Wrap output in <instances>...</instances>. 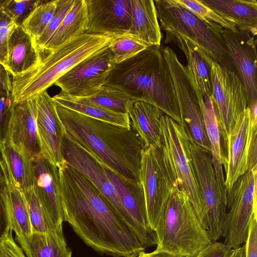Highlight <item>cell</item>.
Returning a JSON list of instances; mask_svg holds the SVG:
<instances>
[{"instance_id": "obj_1", "label": "cell", "mask_w": 257, "mask_h": 257, "mask_svg": "<svg viewBox=\"0 0 257 257\" xmlns=\"http://www.w3.org/2000/svg\"><path fill=\"white\" fill-rule=\"evenodd\" d=\"M58 169L64 221L87 246L113 257L144 251L135 232L85 176L66 161Z\"/></svg>"}, {"instance_id": "obj_2", "label": "cell", "mask_w": 257, "mask_h": 257, "mask_svg": "<svg viewBox=\"0 0 257 257\" xmlns=\"http://www.w3.org/2000/svg\"><path fill=\"white\" fill-rule=\"evenodd\" d=\"M54 103L66 132L80 146L121 179L140 182L141 153L145 146L132 126L105 122Z\"/></svg>"}, {"instance_id": "obj_3", "label": "cell", "mask_w": 257, "mask_h": 257, "mask_svg": "<svg viewBox=\"0 0 257 257\" xmlns=\"http://www.w3.org/2000/svg\"><path fill=\"white\" fill-rule=\"evenodd\" d=\"M104 85L120 90L136 101L152 104L182 124L173 82L161 46H149L116 64Z\"/></svg>"}, {"instance_id": "obj_4", "label": "cell", "mask_w": 257, "mask_h": 257, "mask_svg": "<svg viewBox=\"0 0 257 257\" xmlns=\"http://www.w3.org/2000/svg\"><path fill=\"white\" fill-rule=\"evenodd\" d=\"M115 36L84 33L41 56L40 64L25 74L13 76L15 104L35 98L76 64L109 46Z\"/></svg>"}, {"instance_id": "obj_5", "label": "cell", "mask_w": 257, "mask_h": 257, "mask_svg": "<svg viewBox=\"0 0 257 257\" xmlns=\"http://www.w3.org/2000/svg\"><path fill=\"white\" fill-rule=\"evenodd\" d=\"M157 249L180 257H195L211 240L187 195L174 183L154 231Z\"/></svg>"}, {"instance_id": "obj_6", "label": "cell", "mask_w": 257, "mask_h": 257, "mask_svg": "<svg viewBox=\"0 0 257 257\" xmlns=\"http://www.w3.org/2000/svg\"><path fill=\"white\" fill-rule=\"evenodd\" d=\"M154 3L161 30L183 36L213 61L225 67L228 59L223 28L202 21L175 0H156Z\"/></svg>"}, {"instance_id": "obj_7", "label": "cell", "mask_w": 257, "mask_h": 257, "mask_svg": "<svg viewBox=\"0 0 257 257\" xmlns=\"http://www.w3.org/2000/svg\"><path fill=\"white\" fill-rule=\"evenodd\" d=\"M161 146L179 189L188 196L202 226L206 230L203 201L188 151L189 137L183 126L164 114L161 119Z\"/></svg>"}, {"instance_id": "obj_8", "label": "cell", "mask_w": 257, "mask_h": 257, "mask_svg": "<svg viewBox=\"0 0 257 257\" xmlns=\"http://www.w3.org/2000/svg\"><path fill=\"white\" fill-rule=\"evenodd\" d=\"M257 168L247 171L234 183L226 196L227 211L222 237L233 249L245 242L250 223L256 217Z\"/></svg>"}, {"instance_id": "obj_9", "label": "cell", "mask_w": 257, "mask_h": 257, "mask_svg": "<svg viewBox=\"0 0 257 257\" xmlns=\"http://www.w3.org/2000/svg\"><path fill=\"white\" fill-rule=\"evenodd\" d=\"M162 52L173 82L181 124L193 142L211 153L201 105L186 67L181 63L171 48L165 47Z\"/></svg>"}, {"instance_id": "obj_10", "label": "cell", "mask_w": 257, "mask_h": 257, "mask_svg": "<svg viewBox=\"0 0 257 257\" xmlns=\"http://www.w3.org/2000/svg\"><path fill=\"white\" fill-rule=\"evenodd\" d=\"M188 151L203 201L206 230L212 241L222 237L227 213L226 198L221 192L211 161L210 153L190 138Z\"/></svg>"}, {"instance_id": "obj_11", "label": "cell", "mask_w": 257, "mask_h": 257, "mask_svg": "<svg viewBox=\"0 0 257 257\" xmlns=\"http://www.w3.org/2000/svg\"><path fill=\"white\" fill-rule=\"evenodd\" d=\"M139 176L145 196L149 226L154 231L175 182L160 148L150 146L143 149Z\"/></svg>"}, {"instance_id": "obj_12", "label": "cell", "mask_w": 257, "mask_h": 257, "mask_svg": "<svg viewBox=\"0 0 257 257\" xmlns=\"http://www.w3.org/2000/svg\"><path fill=\"white\" fill-rule=\"evenodd\" d=\"M212 99L226 141L236 122L247 107L246 89L234 71L214 61L211 66Z\"/></svg>"}, {"instance_id": "obj_13", "label": "cell", "mask_w": 257, "mask_h": 257, "mask_svg": "<svg viewBox=\"0 0 257 257\" xmlns=\"http://www.w3.org/2000/svg\"><path fill=\"white\" fill-rule=\"evenodd\" d=\"M62 153L65 161L82 173L94 185L121 219L135 232L138 238L137 227L123 208L103 165L80 146L66 131L63 137Z\"/></svg>"}, {"instance_id": "obj_14", "label": "cell", "mask_w": 257, "mask_h": 257, "mask_svg": "<svg viewBox=\"0 0 257 257\" xmlns=\"http://www.w3.org/2000/svg\"><path fill=\"white\" fill-rule=\"evenodd\" d=\"M115 65L108 46L76 64L54 84L70 97H88L100 90Z\"/></svg>"}, {"instance_id": "obj_15", "label": "cell", "mask_w": 257, "mask_h": 257, "mask_svg": "<svg viewBox=\"0 0 257 257\" xmlns=\"http://www.w3.org/2000/svg\"><path fill=\"white\" fill-rule=\"evenodd\" d=\"M227 59L231 60L237 74L247 90V107L257 106L256 40L247 32L224 29L222 32Z\"/></svg>"}, {"instance_id": "obj_16", "label": "cell", "mask_w": 257, "mask_h": 257, "mask_svg": "<svg viewBox=\"0 0 257 257\" xmlns=\"http://www.w3.org/2000/svg\"><path fill=\"white\" fill-rule=\"evenodd\" d=\"M35 99L41 154L59 168L65 162L62 153L65 128L58 116L52 97L47 90L38 94Z\"/></svg>"}, {"instance_id": "obj_17", "label": "cell", "mask_w": 257, "mask_h": 257, "mask_svg": "<svg viewBox=\"0 0 257 257\" xmlns=\"http://www.w3.org/2000/svg\"><path fill=\"white\" fill-rule=\"evenodd\" d=\"M87 33L119 36L127 34L131 23L130 0H86Z\"/></svg>"}, {"instance_id": "obj_18", "label": "cell", "mask_w": 257, "mask_h": 257, "mask_svg": "<svg viewBox=\"0 0 257 257\" xmlns=\"http://www.w3.org/2000/svg\"><path fill=\"white\" fill-rule=\"evenodd\" d=\"M35 97L15 104L7 141L27 159L41 155L37 127Z\"/></svg>"}, {"instance_id": "obj_19", "label": "cell", "mask_w": 257, "mask_h": 257, "mask_svg": "<svg viewBox=\"0 0 257 257\" xmlns=\"http://www.w3.org/2000/svg\"><path fill=\"white\" fill-rule=\"evenodd\" d=\"M34 190L46 213L57 227L63 226L62 205L58 168L40 155L33 160Z\"/></svg>"}, {"instance_id": "obj_20", "label": "cell", "mask_w": 257, "mask_h": 257, "mask_svg": "<svg viewBox=\"0 0 257 257\" xmlns=\"http://www.w3.org/2000/svg\"><path fill=\"white\" fill-rule=\"evenodd\" d=\"M104 167L123 208L137 227L138 238L143 246L146 248L156 245L155 234L149 226L145 196L141 183L127 182Z\"/></svg>"}, {"instance_id": "obj_21", "label": "cell", "mask_w": 257, "mask_h": 257, "mask_svg": "<svg viewBox=\"0 0 257 257\" xmlns=\"http://www.w3.org/2000/svg\"><path fill=\"white\" fill-rule=\"evenodd\" d=\"M250 129V110L247 107L238 118L234 128L226 139L228 162L225 170V185L227 192L238 178L248 170Z\"/></svg>"}, {"instance_id": "obj_22", "label": "cell", "mask_w": 257, "mask_h": 257, "mask_svg": "<svg viewBox=\"0 0 257 257\" xmlns=\"http://www.w3.org/2000/svg\"><path fill=\"white\" fill-rule=\"evenodd\" d=\"M165 42H173L184 54L187 62V72L198 99L204 96L212 97L211 66L214 61L190 41L175 33L166 32Z\"/></svg>"}, {"instance_id": "obj_23", "label": "cell", "mask_w": 257, "mask_h": 257, "mask_svg": "<svg viewBox=\"0 0 257 257\" xmlns=\"http://www.w3.org/2000/svg\"><path fill=\"white\" fill-rule=\"evenodd\" d=\"M203 116L206 132L211 148V161L221 192L226 198L225 170L227 166L226 141L224 137L219 118L212 98L204 96L199 100Z\"/></svg>"}, {"instance_id": "obj_24", "label": "cell", "mask_w": 257, "mask_h": 257, "mask_svg": "<svg viewBox=\"0 0 257 257\" xmlns=\"http://www.w3.org/2000/svg\"><path fill=\"white\" fill-rule=\"evenodd\" d=\"M41 60L33 37L22 25L16 24L9 39L6 69L12 76L22 75L38 66Z\"/></svg>"}, {"instance_id": "obj_25", "label": "cell", "mask_w": 257, "mask_h": 257, "mask_svg": "<svg viewBox=\"0 0 257 257\" xmlns=\"http://www.w3.org/2000/svg\"><path fill=\"white\" fill-rule=\"evenodd\" d=\"M131 23L128 34L149 46H161L162 34L153 0H130Z\"/></svg>"}, {"instance_id": "obj_26", "label": "cell", "mask_w": 257, "mask_h": 257, "mask_svg": "<svg viewBox=\"0 0 257 257\" xmlns=\"http://www.w3.org/2000/svg\"><path fill=\"white\" fill-rule=\"evenodd\" d=\"M131 125L145 147L161 146V119L164 113L150 103L136 101L128 113Z\"/></svg>"}, {"instance_id": "obj_27", "label": "cell", "mask_w": 257, "mask_h": 257, "mask_svg": "<svg viewBox=\"0 0 257 257\" xmlns=\"http://www.w3.org/2000/svg\"><path fill=\"white\" fill-rule=\"evenodd\" d=\"M213 10L232 21L237 30L255 37L257 33L256 0H201Z\"/></svg>"}, {"instance_id": "obj_28", "label": "cell", "mask_w": 257, "mask_h": 257, "mask_svg": "<svg viewBox=\"0 0 257 257\" xmlns=\"http://www.w3.org/2000/svg\"><path fill=\"white\" fill-rule=\"evenodd\" d=\"M15 240L27 257H72L63 227L45 233H32L28 237Z\"/></svg>"}, {"instance_id": "obj_29", "label": "cell", "mask_w": 257, "mask_h": 257, "mask_svg": "<svg viewBox=\"0 0 257 257\" xmlns=\"http://www.w3.org/2000/svg\"><path fill=\"white\" fill-rule=\"evenodd\" d=\"M88 23L86 0H74L60 26L40 53L46 54L71 39L86 33Z\"/></svg>"}, {"instance_id": "obj_30", "label": "cell", "mask_w": 257, "mask_h": 257, "mask_svg": "<svg viewBox=\"0 0 257 257\" xmlns=\"http://www.w3.org/2000/svg\"><path fill=\"white\" fill-rule=\"evenodd\" d=\"M1 195L5 207L8 226L15 233V239L30 236L32 227L22 192L8 182L6 188Z\"/></svg>"}, {"instance_id": "obj_31", "label": "cell", "mask_w": 257, "mask_h": 257, "mask_svg": "<svg viewBox=\"0 0 257 257\" xmlns=\"http://www.w3.org/2000/svg\"><path fill=\"white\" fill-rule=\"evenodd\" d=\"M0 153L8 182L21 191L33 187L35 177L32 160L24 156L7 141Z\"/></svg>"}, {"instance_id": "obj_32", "label": "cell", "mask_w": 257, "mask_h": 257, "mask_svg": "<svg viewBox=\"0 0 257 257\" xmlns=\"http://www.w3.org/2000/svg\"><path fill=\"white\" fill-rule=\"evenodd\" d=\"M52 99L54 102L84 115L128 128L132 126L128 113L113 112L61 91Z\"/></svg>"}, {"instance_id": "obj_33", "label": "cell", "mask_w": 257, "mask_h": 257, "mask_svg": "<svg viewBox=\"0 0 257 257\" xmlns=\"http://www.w3.org/2000/svg\"><path fill=\"white\" fill-rule=\"evenodd\" d=\"M78 98L106 109L121 113H128L136 101L120 90L105 85L91 96Z\"/></svg>"}, {"instance_id": "obj_34", "label": "cell", "mask_w": 257, "mask_h": 257, "mask_svg": "<svg viewBox=\"0 0 257 257\" xmlns=\"http://www.w3.org/2000/svg\"><path fill=\"white\" fill-rule=\"evenodd\" d=\"M56 4L57 0H39L38 5L22 22V26L35 42L41 36L51 20Z\"/></svg>"}, {"instance_id": "obj_35", "label": "cell", "mask_w": 257, "mask_h": 257, "mask_svg": "<svg viewBox=\"0 0 257 257\" xmlns=\"http://www.w3.org/2000/svg\"><path fill=\"white\" fill-rule=\"evenodd\" d=\"M21 192L26 203L32 233H45L63 227H57L53 223L42 206L34 187Z\"/></svg>"}, {"instance_id": "obj_36", "label": "cell", "mask_w": 257, "mask_h": 257, "mask_svg": "<svg viewBox=\"0 0 257 257\" xmlns=\"http://www.w3.org/2000/svg\"><path fill=\"white\" fill-rule=\"evenodd\" d=\"M176 2L185 8L202 21L214 23L226 30L236 31L235 24L231 20L220 15L201 0H175Z\"/></svg>"}, {"instance_id": "obj_37", "label": "cell", "mask_w": 257, "mask_h": 257, "mask_svg": "<svg viewBox=\"0 0 257 257\" xmlns=\"http://www.w3.org/2000/svg\"><path fill=\"white\" fill-rule=\"evenodd\" d=\"M149 46L128 34L116 36L109 46L115 64L128 59Z\"/></svg>"}, {"instance_id": "obj_38", "label": "cell", "mask_w": 257, "mask_h": 257, "mask_svg": "<svg viewBox=\"0 0 257 257\" xmlns=\"http://www.w3.org/2000/svg\"><path fill=\"white\" fill-rule=\"evenodd\" d=\"M73 2L74 0H57L56 9L51 20L41 36L35 41L40 54L60 26Z\"/></svg>"}, {"instance_id": "obj_39", "label": "cell", "mask_w": 257, "mask_h": 257, "mask_svg": "<svg viewBox=\"0 0 257 257\" xmlns=\"http://www.w3.org/2000/svg\"><path fill=\"white\" fill-rule=\"evenodd\" d=\"M15 105L12 93L0 90V150L7 141V133Z\"/></svg>"}, {"instance_id": "obj_40", "label": "cell", "mask_w": 257, "mask_h": 257, "mask_svg": "<svg viewBox=\"0 0 257 257\" xmlns=\"http://www.w3.org/2000/svg\"><path fill=\"white\" fill-rule=\"evenodd\" d=\"M38 2L39 0H8L3 12L8 15L17 24L22 25Z\"/></svg>"}, {"instance_id": "obj_41", "label": "cell", "mask_w": 257, "mask_h": 257, "mask_svg": "<svg viewBox=\"0 0 257 257\" xmlns=\"http://www.w3.org/2000/svg\"><path fill=\"white\" fill-rule=\"evenodd\" d=\"M16 24L8 15L3 12L0 20V64L4 66L7 57L9 39Z\"/></svg>"}, {"instance_id": "obj_42", "label": "cell", "mask_w": 257, "mask_h": 257, "mask_svg": "<svg viewBox=\"0 0 257 257\" xmlns=\"http://www.w3.org/2000/svg\"><path fill=\"white\" fill-rule=\"evenodd\" d=\"M13 232L8 227L0 239V257H27L14 238Z\"/></svg>"}, {"instance_id": "obj_43", "label": "cell", "mask_w": 257, "mask_h": 257, "mask_svg": "<svg viewBox=\"0 0 257 257\" xmlns=\"http://www.w3.org/2000/svg\"><path fill=\"white\" fill-rule=\"evenodd\" d=\"M232 249L223 242L211 241L195 257H230Z\"/></svg>"}, {"instance_id": "obj_44", "label": "cell", "mask_w": 257, "mask_h": 257, "mask_svg": "<svg viewBox=\"0 0 257 257\" xmlns=\"http://www.w3.org/2000/svg\"><path fill=\"white\" fill-rule=\"evenodd\" d=\"M256 168L257 119L251 117V129L248 145L247 171Z\"/></svg>"}, {"instance_id": "obj_45", "label": "cell", "mask_w": 257, "mask_h": 257, "mask_svg": "<svg viewBox=\"0 0 257 257\" xmlns=\"http://www.w3.org/2000/svg\"><path fill=\"white\" fill-rule=\"evenodd\" d=\"M245 257H257V219L250 221L247 238L245 241Z\"/></svg>"}, {"instance_id": "obj_46", "label": "cell", "mask_w": 257, "mask_h": 257, "mask_svg": "<svg viewBox=\"0 0 257 257\" xmlns=\"http://www.w3.org/2000/svg\"><path fill=\"white\" fill-rule=\"evenodd\" d=\"M0 90L11 93L12 91V81L10 78V73L1 64H0Z\"/></svg>"}, {"instance_id": "obj_47", "label": "cell", "mask_w": 257, "mask_h": 257, "mask_svg": "<svg viewBox=\"0 0 257 257\" xmlns=\"http://www.w3.org/2000/svg\"><path fill=\"white\" fill-rule=\"evenodd\" d=\"M137 257H180L175 254L170 252L156 249L150 252H145L144 251L141 252Z\"/></svg>"}, {"instance_id": "obj_48", "label": "cell", "mask_w": 257, "mask_h": 257, "mask_svg": "<svg viewBox=\"0 0 257 257\" xmlns=\"http://www.w3.org/2000/svg\"><path fill=\"white\" fill-rule=\"evenodd\" d=\"M8 227L5 207L0 194V239Z\"/></svg>"}, {"instance_id": "obj_49", "label": "cell", "mask_w": 257, "mask_h": 257, "mask_svg": "<svg viewBox=\"0 0 257 257\" xmlns=\"http://www.w3.org/2000/svg\"><path fill=\"white\" fill-rule=\"evenodd\" d=\"M230 257H245V244L233 248Z\"/></svg>"}, {"instance_id": "obj_50", "label": "cell", "mask_w": 257, "mask_h": 257, "mask_svg": "<svg viewBox=\"0 0 257 257\" xmlns=\"http://www.w3.org/2000/svg\"><path fill=\"white\" fill-rule=\"evenodd\" d=\"M7 187V181L3 173L0 170V194L3 192Z\"/></svg>"}, {"instance_id": "obj_51", "label": "cell", "mask_w": 257, "mask_h": 257, "mask_svg": "<svg viewBox=\"0 0 257 257\" xmlns=\"http://www.w3.org/2000/svg\"><path fill=\"white\" fill-rule=\"evenodd\" d=\"M8 0H0V12H3Z\"/></svg>"}, {"instance_id": "obj_52", "label": "cell", "mask_w": 257, "mask_h": 257, "mask_svg": "<svg viewBox=\"0 0 257 257\" xmlns=\"http://www.w3.org/2000/svg\"><path fill=\"white\" fill-rule=\"evenodd\" d=\"M3 12H0V20L2 18Z\"/></svg>"}, {"instance_id": "obj_53", "label": "cell", "mask_w": 257, "mask_h": 257, "mask_svg": "<svg viewBox=\"0 0 257 257\" xmlns=\"http://www.w3.org/2000/svg\"><path fill=\"white\" fill-rule=\"evenodd\" d=\"M130 257H137V256H130Z\"/></svg>"}]
</instances>
